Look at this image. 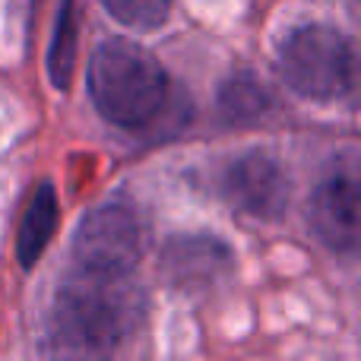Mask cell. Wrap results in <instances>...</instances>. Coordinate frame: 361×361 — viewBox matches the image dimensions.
I'll use <instances>...</instances> for the list:
<instances>
[{
  "instance_id": "cell-5",
  "label": "cell",
  "mask_w": 361,
  "mask_h": 361,
  "mask_svg": "<svg viewBox=\"0 0 361 361\" xmlns=\"http://www.w3.org/2000/svg\"><path fill=\"white\" fill-rule=\"evenodd\" d=\"M225 197L238 212H247L254 219H279L288 206V178L276 159L263 152L238 159L225 171Z\"/></svg>"
},
{
  "instance_id": "cell-1",
  "label": "cell",
  "mask_w": 361,
  "mask_h": 361,
  "mask_svg": "<svg viewBox=\"0 0 361 361\" xmlns=\"http://www.w3.org/2000/svg\"><path fill=\"white\" fill-rule=\"evenodd\" d=\"M143 314V295L130 273L76 269L51 307V339L61 352L105 355L118 349Z\"/></svg>"
},
{
  "instance_id": "cell-3",
  "label": "cell",
  "mask_w": 361,
  "mask_h": 361,
  "mask_svg": "<svg viewBox=\"0 0 361 361\" xmlns=\"http://www.w3.org/2000/svg\"><path fill=\"white\" fill-rule=\"evenodd\" d=\"M286 82L305 99L333 102L355 86V51L343 32L330 25H301L282 44Z\"/></svg>"
},
{
  "instance_id": "cell-10",
  "label": "cell",
  "mask_w": 361,
  "mask_h": 361,
  "mask_svg": "<svg viewBox=\"0 0 361 361\" xmlns=\"http://www.w3.org/2000/svg\"><path fill=\"white\" fill-rule=\"evenodd\" d=\"M175 0H105L108 13L127 29H156L169 19Z\"/></svg>"
},
{
  "instance_id": "cell-4",
  "label": "cell",
  "mask_w": 361,
  "mask_h": 361,
  "mask_svg": "<svg viewBox=\"0 0 361 361\" xmlns=\"http://www.w3.org/2000/svg\"><path fill=\"white\" fill-rule=\"evenodd\" d=\"M76 267L95 273H133L143 254V225L130 206H95L73 238Z\"/></svg>"
},
{
  "instance_id": "cell-8",
  "label": "cell",
  "mask_w": 361,
  "mask_h": 361,
  "mask_svg": "<svg viewBox=\"0 0 361 361\" xmlns=\"http://www.w3.org/2000/svg\"><path fill=\"white\" fill-rule=\"evenodd\" d=\"M269 105H273V95H269V89L254 73L228 76L222 92H219V108H222L225 121H231V124L257 121L260 114L269 111Z\"/></svg>"
},
{
  "instance_id": "cell-6",
  "label": "cell",
  "mask_w": 361,
  "mask_h": 361,
  "mask_svg": "<svg viewBox=\"0 0 361 361\" xmlns=\"http://www.w3.org/2000/svg\"><path fill=\"white\" fill-rule=\"evenodd\" d=\"M314 231L320 241L336 250H352L358 244V178L352 169L330 171L307 206Z\"/></svg>"
},
{
  "instance_id": "cell-7",
  "label": "cell",
  "mask_w": 361,
  "mask_h": 361,
  "mask_svg": "<svg viewBox=\"0 0 361 361\" xmlns=\"http://www.w3.org/2000/svg\"><path fill=\"white\" fill-rule=\"evenodd\" d=\"M54 225H57V197L54 187L48 180H42L35 187V193H32L29 206H25V216L16 238V257L23 263V269H32L38 263L42 250L48 247L51 235H54Z\"/></svg>"
},
{
  "instance_id": "cell-9",
  "label": "cell",
  "mask_w": 361,
  "mask_h": 361,
  "mask_svg": "<svg viewBox=\"0 0 361 361\" xmlns=\"http://www.w3.org/2000/svg\"><path fill=\"white\" fill-rule=\"evenodd\" d=\"M76 25H80V0H61L54 25V44H51V80L57 89L70 86L73 76V57H76Z\"/></svg>"
},
{
  "instance_id": "cell-2",
  "label": "cell",
  "mask_w": 361,
  "mask_h": 361,
  "mask_svg": "<svg viewBox=\"0 0 361 361\" xmlns=\"http://www.w3.org/2000/svg\"><path fill=\"white\" fill-rule=\"evenodd\" d=\"M89 95L105 121L137 130L165 111L169 76L146 48L111 38L89 61Z\"/></svg>"
}]
</instances>
